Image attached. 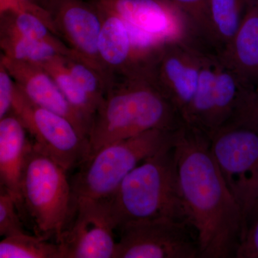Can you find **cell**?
I'll return each mask as SVG.
<instances>
[{
	"instance_id": "cell-26",
	"label": "cell",
	"mask_w": 258,
	"mask_h": 258,
	"mask_svg": "<svg viewBox=\"0 0 258 258\" xmlns=\"http://www.w3.org/2000/svg\"><path fill=\"white\" fill-rule=\"evenodd\" d=\"M235 257L258 258V215L249 223L237 247Z\"/></svg>"
},
{
	"instance_id": "cell-13",
	"label": "cell",
	"mask_w": 258,
	"mask_h": 258,
	"mask_svg": "<svg viewBox=\"0 0 258 258\" xmlns=\"http://www.w3.org/2000/svg\"><path fill=\"white\" fill-rule=\"evenodd\" d=\"M46 10L57 35L75 55L111 84L98 55L102 18L96 5L83 0H50Z\"/></svg>"
},
{
	"instance_id": "cell-15",
	"label": "cell",
	"mask_w": 258,
	"mask_h": 258,
	"mask_svg": "<svg viewBox=\"0 0 258 258\" xmlns=\"http://www.w3.org/2000/svg\"><path fill=\"white\" fill-rule=\"evenodd\" d=\"M96 7L102 18L98 42V55L111 84L117 80L150 67L152 62L142 57L134 47L128 28L123 20L108 10L97 5Z\"/></svg>"
},
{
	"instance_id": "cell-2",
	"label": "cell",
	"mask_w": 258,
	"mask_h": 258,
	"mask_svg": "<svg viewBox=\"0 0 258 258\" xmlns=\"http://www.w3.org/2000/svg\"><path fill=\"white\" fill-rule=\"evenodd\" d=\"M183 123L158 84L152 66L117 80L107 91L91 123L89 156L118 141L154 129L174 132Z\"/></svg>"
},
{
	"instance_id": "cell-7",
	"label": "cell",
	"mask_w": 258,
	"mask_h": 258,
	"mask_svg": "<svg viewBox=\"0 0 258 258\" xmlns=\"http://www.w3.org/2000/svg\"><path fill=\"white\" fill-rule=\"evenodd\" d=\"M209 139L214 159L242 210L246 231L258 201V128L232 123Z\"/></svg>"
},
{
	"instance_id": "cell-24",
	"label": "cell",
	"mask_w": 258,
	"mask_h": 258,
	"mask_svg": "<svg viewBox=\"0 0 258 258\" xmlns=\"http://www.w3.org/2000/svg\"><path fill=\"white\" fill-rule=\"evenodd\" d=\"M17 208L10 195L0 196V237L23 230Z\"/></svg>"
},
{
	"instance_id": "cell-31",
	"label": "cell",
	"mask_w": 258,
	"mask_h": 258,
	"mask_svg": "<svg viewBox=\"0 0 258 258\" xmlns=\"http://www.w3.org/2000/svg\"><path fill=\"white\" fill-rule=\"evenodd\" d=\"M5 195H9L7 192L6 189H5L4 186L0 184V196H5Z\"/></svg>"
},
{
	"instance_id": "cell-32",
	"label": "cell",
	"mask_w": 258,
	"mask_h": 258,
	"mask_svg": "<svg viewBox=\"0 0 258 258\" xmlns=\"http://www.w3.org/2000/svg\"><path fill=\"white\" fill-rule=\"evenodd\" d=\"M251 1L253 2V3H256V4L258 5V0H251Z\"/></svg>"
},
{
	"instance_id": "cell-11",
	"label": "cell",
	"mask_w": 258,
	"mask_h": 258,
	"mask_svg": "<svg viewBox=\"0 0 258 258\" xmlns=\"http://www.w3.org/2000/svg\"><path fill=\"white\" fill-rule=\"evenodd\" d=\"M114 258L200 257L196 234L188 222L172 219L121 226Z\"/></svg>"
},
{
	"instance_id": "cell-10",
	"label": "cell",
	"mask_w": 258,
	"mask_h": 258,
	"mask_svg": "<svg viewBox=\"0 0 258 258\" xmlns=\"http://www.w3.org/2000/svg\"><path fill=\"white\" fill-rule=\"evenodd\" d=\"M117 230L108 198L74 199L71 218L57 243L61 258H114Z\"/></svg>"
},
{
	"instance_id": "cell-9",
	"label": "cell",
	"mask_w": 258,
	"mask_h": 258,
	"mask_svg": "<svg viewBox=\"0 0 258 258\" xmlns=\"http://www.w3.org/2000/svg\"><path fill=\"white\" fill-rule=\"evenodd\" d=\"M118 15L132 32L134 41L147 50L167 43H196L186 19L168 0H93Z\"/></svg>"
},
{
	"instance_id": "cell-5",
	"label": "cell",
	"mask_w": 258,
	"mask_h": 258,
	"mask_svg": "<svg viewBox=\"0 0 258 258\" xmlns=\"http://www.w3.org/2000/svg\"><path fill=\"white\" fill-rule=\"evenodd\" d=\"M175 131L154 129L93 153L80 165V170L71 181L73 200L110 198L136 166L173 143Z\"/></svg>"
},
{
	"instance_id": "cell-14",
	"label": "cell",
	"mask_w": 258,
	"mask_h": 258,
	"mask_svg": "<svg viewBox=\"0 0 258 258\" xmlns=\"http://www.w3.org/2000/svg\"><path fill=\"white\" fill-rule=\"evenodd\" d=\"M3 62L16 86L30 101L67 118L88 139L91 124L68 101L40 64L11 60L4 56Z\"/></svg>"
},
{
	"instance_id": "cell-21",
	"label": "cell",
	"mask_w": 258,
	"mask_h": 258,
	"mask_svg": "<svg viewBox=\"0 0 258 258\" xmlns=\"http://www.w3.org/2000/svg\"><path fill=\"white\" fill-rule=\"evenodd\" d=\"M0 258H61L57 242L19 231L0 240Z\"/></svg>"
},
{
	"instance_id": "cell-29",
	"label": "cell",
	"mask_w": 258,
	"mask_h": 258,
	"mask_svg": "<svg viewBox=\"0 0 258 258\" xmlns=\"http://www.w3.org/2000/svg\"><path fill=\"white\" fill-rule=\"evenodd\" d=\"M20 1L27 3V4L40 7V8H43V9L46 10L47 5H48L50 0H20Z\"/></svg>"
},
{
	"instance_id": "cell-16",
	"label": "cell",
	"mask_w": 258,
	"mask_h": 258,
	"mask_svg": "<svg viewBox=\"0 0 258 258\" xmlns=\"http://www.w3.org/2000/svg\"><path fill=\"white\" fill-rule=\"evenodd\" d=\"M28 134L23 122L12 111L0 121V184L18 208L22 205L20 184L32 144Z\"/></svg>"
},
{
	"instance_id": "cell-12",
	"label": "cell",
	"mask_w": 258,
	"mask_h": 258,
	"mask_svg": "<svg viewBox=\"0 0 258 258\" xmlns=\"http://www.w3.org/2000/svg\"><path fill=\"white\" fill-rule=\"evenodd\" d=\"M205 50L194 42H171L161 47L152 62L158 84L183 123L196 93Z\"/></svg>"
},
{
	"instance_id": "cell-23",
	"label": "cell",
	"mask_w": 258,
	"mask_h": 258,
	"mask_svg": "<svg viewBox=\"0 0 258 258\" xmlns=\"http://www.w3.org/2000/svg\"><path fill=\"white\" fill-rule=\"evenodd\" d=\"M186 19L194 40L206 48L210 0H168Z\"/></svg>"
},
{
	"instance_id": "cell-4",
	"label": "cell",
	"mask_w": 258,
	"mask_h": 258,
	"mask_svg": "<svg viewBox=\"0 0 258 258\" xmlns=\"http://www.w3.org/2000/svg\"><path fill=\"white\" fill-rule=\"evenodd\" d=\"M68 171L32 142L20 184L22 205L40 237L58 243L71 218L73 191Z\"/></svg>"
},
{
	"instance_id": "cell-1",
	"label": "cell",
	"mask_w": 258,
	"mask_h": 258,
	"mask_svg": "<svg viewBox=\"0 0 258 258\" xmlns=\"http://www.w3.org/2000/svg\"><path fill=\"white\" fill-rule=\"evenodd\" d=\"M178 184L200 257H235L244 232L242 210L217 166L208 136L183 123L174 137Z\"/></svg>"
},
{
	"instance_id": "cell-19",
	"label": "cell",
	"mask_w": 258,
	"mask_h": 258,
	"mask_svg": "<svg viewBox=\"0 0 258 258\" xmlns=\"http://www.w3.org/2000/svg\"><path fill=\"white\" fill-rule=\"evenodd\" d=\"M0 52L11 60L41 64L58 55H64L47 42L20 35L0 20Z\"/></svg>"
},
{
	"instance_id": "cell-28",
	"label": "cell",
	"mask_w": 258,
	"mask_h": 258,
	"mask_svg": "<svg viewBox=\"0 0 258 258\" xmlns=\"http://www.w3.org/2000/svg\"><path fill=\"white\" fill-rule=\"evenodd\" d=\"M22 3L23 2L20 0H0V12L10 8H18Z\"/></svg>"
},
{
	"instance_id": "cell-30",
	"label": "cell",
	"mask_w": 258,
	"mask_h": 258,
	"mask_svg": "<svg viewBox=\"0 0 258 258\" xmlns=\"http://www.w3.org/2000/svg\"><path fill=\"white\" fill-rule=\"evenodd\" d=\"M257 215H258V201L257 203V205H256L255 208H254L253 213H252V217H251L250 220H249V223H250V222H252V220H253L254 218H255L256 216H257ZM247 227H248V226H247Z\"/></svg>"
},
{
	"instance_id": "cell-17",
	"label": "cell",
	"mask_w": 258,
	"mask_h": 258,
	"mask_svg": "<svg viewBox=\"0 0 258 258\" xmlns=\"http://www.w3.org/2000/svg\"><path fill=\"white\" fill-rule=\"evenodd\" d=\"M216 54L246 86L258 83V5L249 0L235 35Z\"/></svg>"
},
{
	"instance_id": "cell-25",
	"label": "cell",
	"mask_w": 258,
	"mask_h": 258,
	"mask_svg": "<svg viewBox=\"0 0 258 258\" xmlns=\"http://www.w3.org/2000/svg\"><path fill=\"white\" fill-rule=\"evenodd\" d=\"M14 90L15 81L5 67L0 52V121L12 111Z\"/></svg>"
},
{
	"instance_id": "cell-27",
	"label": "cell",
	"mask_w": 258,
	"mask_h": 258,
	"mask_svg": "<svg viewBox=\"0 0 258 258\" xmlns=\"http://www.w3.org/2000/svg\"><path fill=\"white\" fill-rule=\"evenodd\" d=\"M235 123L258 128V83L251 88L243 111Z\"/></svg>"
},
{
	"instance_id": "cell-22",
	"label": "cell",
	"mask_w": 258,
	"mask_h": 258,
	"mask_svg": "<svg viewBox=\"0 0 258 258\" xmlns=\"http://www.w3.org/2000/svg\"><path fill=\"white\" fill-rule=\"evenodd\" d=\"M63 61L70 74L98 108L111 87V83L103 75L83 62L74 52L64 55Z\"/></svg>"
},
{
	"instance_id": "cell-20",
	"label": "cell",
	"mask_w": 258,
	"mask_h": 258,
	"mask_svg": "<svg viewBox=\"0 0 258 258\" xmlns=\"http://www.w3.org/2000/svg\"><path fill=\"white\" fill-rule=\"evenodd\" d=\"M63 56H57L39 64L50 75L68 101L91 125L97 106L72 75L70 74L64 63Z\"/></svg>"
},
{
	"instance_id": "cell-3",
	"label": "cell",
	"mask_w": 258,
	"mask_h": 258,
	"mask_svg": "<svg viewBox=\"0 0 258 258\" xmlns=\"http://www.w3.org/2000/svg\"><path fill=\"white\" fill-rule=\"evenodd\" d=\"M108 200L118 230L132 222L159 219L186 222L180 198L174 141L136 166Z\"/></svg>"
},
{
	"instance_id": "cell-6",
	"label": "cell",
	"mask_w": 258,
	"mask_h": 258,
	"mask_svg": "<svg viewBox=\"0 0 258 258\" xmlns=\"http://www.w3.org/2000/svg\"><path fill=\"white\" fill-rule=\"evenodd\" d=\"M215 52L205 50L196 93L185 125L211 137L240 118L249 91Z\"/></svg>"
},
{
	"instance_id": "cell-8",
	"label": "cell",
	"mask_w": 258,
	"mask_h": 258,
	"mask_svg": "<svg viewBox=\"0 0 258 258\" xmlns=\"http://www.w3.org/2000/svg\"><path fill=\"white\" fill-rule=\"evenodd\" d=\"M12 111L23 122L34 145L68 171L89 156L88 137L67 118L32 103L15 83Z\"/></svg>"
},
{
	"instance_id": "cell-18",
	"label": "cell",
	"mask_w": 258,
	"mask_h": 258,
	"mask_svg": "<svg viewBox=\"0 0 258 258\" xmlns=\"http://www.w3.org/2000/svg\"><path fill=\"white\" fill-rule=\"evenodd\" d=\"M249 0H210L206 49L220 52L234 36Z\"/></svg>"
}]
</instances>
